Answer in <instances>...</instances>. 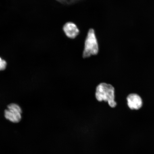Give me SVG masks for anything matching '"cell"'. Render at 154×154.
<instances>
[{
  "mask_svg": "<svg viewBox=\"0 0 154 154\" xmlns=\"http://www.w3.org/2000/svg\"><path fill=\"white\" fill-rule=\"evenodd\" d=\"M115 88L111 85L101 83L96 88L95 98L98 101L107 102L109 106L114 108L117 104L115 101Z\"/></svg>",
  "mask_w": 154,
  "mask_h": 154,
  "instance_id": "1",
  "label": "cell"
},
{
  "mask_svg": "<svg viewBox=\"0 0 154 154\" xmlns=\"http://www.w3.org/2000/svg\"><path fill=\"white\" fill-rule=\"evenodd\" d=\"M99 51V44L95 31L91 29L86 36L83 53V57L86 58L97 55Z\"/></svg>",
  "mask_w": 154,
  "mask_h": 154,
  "instance_id": "2",
  "label": "cell"
},
{
  "mask_svg": "<svg viewBox=\"0 0 154 154\" xmlns=\"http://www.w3.org/2000/svg\"><path fill=\"white\" fill-rule=\"evenodd\" d=\"M22 111L16 103H12L8 106L5 111V116L7 120L13 123H18L22 119Z\"/></svg>",
  "mask_w": 154,
  "mask_h": 154,
  "instance_id": "3",
  "label": "cell"
},
{
  "mask_svg": "<svg viewBox=\"0 0 154 154\" xmlns=\"http://www.w3.org/2000/svg\"><path fill=\"white\" fill-rule=\"evenodd\" d=\"M127 101L128 107L132 110H138L143 105L142 98L137 94H130L127 97Z\"/></svg>",
  "mask_w": 154,
  "mask_h": 154,
  "instance_id": "4",
  "label": "cell"
},
{
  "mask_svg": "<svg viewBox=\"0 0 154 154\" xmlns=\"http://www.w3.org/2000/svg\"><path fill=\"white\" fill-rule=\"evenodd\" d=\"M63 32L67 37L74 38L79 33V30L76 25L72 22H67L63 27Z\"/></svg>",
  "mask_w": 154,
  "mask_h": 154,
  "instance_id": "5",
  "label": "cell"
},
{
  "mask_svg": "<svg viewBox=\"0 0 154 154\" xmlns=\"http://www.w3.org/2000/svg\"><path fill=\"white\" fill-rule=\"evenodd\" d=\"M57 1L64 4L70 5L77 2L80 0H57Z\"/></svg>",
  "mask_w": 154,
  "mask_h": 154,
  "instance_id": "6",
  "label": "cell"
},
{
  "mask_svg": "<svg viewBox=\"0 0 154 154\" xmlns=\"http://www.w3.org/2000/svg\"><path fill=\"white\" fill-rule=\"evenodd\" d=\"M7 65L6 61L0 57V71L5 70L6 68Z\"/></svg>",
  "mask_w": 154,
  "mask_h": 154,
  "instance_id": "7",
  "label": "cell"
}]
</instances>
